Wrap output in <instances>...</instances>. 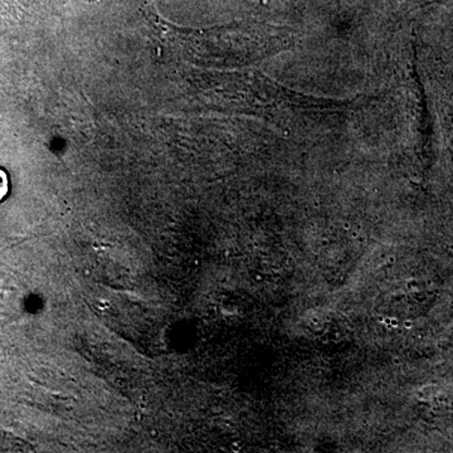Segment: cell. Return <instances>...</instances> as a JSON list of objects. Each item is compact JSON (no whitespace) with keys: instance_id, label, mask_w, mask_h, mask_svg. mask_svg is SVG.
I'll return each instance as SVG.
<instances>
[{"instance_id":"6da1fadb","label":"cell","mask_w":453,"mask_h":453,"mask_svg":"<svg viewBox=\"0 0 453 453\" xmlns=\"http://www.w3.org/2000/svg\"><path fill=\"white\" fill-rule=\"evenodd\" d=\"M436 83L437 103L443 119V144L453 165V79L438 70Z\"/></svg>"},{"instance_id":"7a4b0ae2","label":"cell","mask_w":453,"mask_h":453,"mask_svg":"<svg viewBox=\"0 0 453 453\" xmlns=\"http://www.w3.org/2000/svg\"><path fill=\"white\" fill-rule=\"evenodd\" d=\"M9 193V178L4 170L0 169V202L8 196Z\"/></svg>"}]
</instances>
